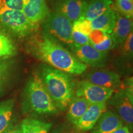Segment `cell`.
Returning <instances> with one entry per match:
<instances>
[{
    "instance_id": "cb8c5ba5",
    "label": "cell",
    "mask_w": 133,
    "mask_h": 133,
    "mask_svg": "<svg viewBox=\"0 0 133 133\" xmlns=\"http://www.w3.org/2000/svg\"><path fill=\"white\" fill-rule=\"evenodd\" d=\"M73 29L80 31L88 36L92 30L91 29V21L83 19H80L74 23L73 24Z\"/></svg>"
},
{
    "instance_id": "2e32d148",
    "label": "cell",
    "mask_w": 133,
    "mask_h": 133,
    "mask_svg": "<svg viewBox=\"0 0 133 133\" xmlns=\"http://www.w3.org/2000/svg\"><path fill=\"white\" fill-rule=\"evenodd\" d=\"M116 21V12L111 8L91 21V29L101 30L110 35L115 25Z\"/></svg>"
},
{
    "instance_id": "7a4b0ae2",
    "label": "cell",
    "mask_w": 133,
    "mask_h": 133,
    "mask_svg": "<svg viewBox=\"0 0 133 133\" xmlns=\"http://www.w3.org/2000/svg\"><path fill=\"white\" fill-rule=\"evenodd\" d=\"M39 76L58 109L65 110L74 98L75 83L70 75L48 65L41 66Z\"/></svg>"
},
{
    "instance_id": "ac0fdd59",
    "label": "cell",
    "mask_w": 133,
    "mask_h": 133,
    "mask_svg": "<svg viewBox=\"0 0 133 133\" xmlns=\"http://www.w3.org/2000/svg\"><path fill=\"white\" fill-rule=\"evenodd\" d=\"M91 104L83 97L74 98L69 105L67 117L68 119L76 125L81 116L84 115Z\"/></svg>"
},
{
    "instance_id": "4fadbf2b",
    "label": "cell",
    "mask_w": 133,
    "mask_h": 133,
    "mask_svg": "<svg viewBox=\"0 0 133 133\" xmlns=\"http://www.w3.org/2000/svg\"><path fill=\"white\" fill-rule=\"evenodd\" d=\"M118 115L112 111H105L92 129V133H112L123 126Z\"/></svg>"
},
{
    "instance_id": "d4e9b609",
    "label": "cell",
    "mask_w": 133,
    "mask_h": 133,
    "mask_svg": "<svg viewBox=\"0 0 133 133\" xmlns=\"http://www.w3.org/2000/svg\"><path fill=\"white\" fill-rule=\"evenodd\" d=\"M72 38L74 43L76 45L82 46L89 44L88 36L74 29H72Z\"/></svg>"
},
{
    "instance_id": "9c48e42d",
    "label": "cell",
    "mask_w": 133,
    "mask_h": 133,
    "mask_svg": "<svg viewBox=\"0 0 133 133\" xmlns=\"http://www.w3.org/2000/svg\"><path fill=\"white\" fill-rule=\"evenodd\" d=\"M87 3L86 0H58L54 11L66 17L74 24L82 18Z\"/></svg>"
},
{
    "instance_id": "5b68a950",
    "label": "cell",
    "mask_w": 133,
    "mask_h": 133,
    "mask_svg": "<svg viewBox=\"0 0 133 133\" xmlns=\"http://www.w3.org/2000/svg\"><path fill=\"white\" fill-rule=\"evenodd\" d=\"M73 24L66 17L54 11L46 18L43 34L62 45L70 47L74 44Z\"/></svg>"
},
{
    "instance_id": "3957f363",
    "label": "cell",
    "mask_w": 133,
    "mask_h": 133,
    "mask_svg": "<svg viewBox=\"0 0 133 133\" xmlns=\"http://www.w3.org/2000/svg\"><path fill=\"white\" fill-rule=\"evenodd\" d=\"M26 97L31 109L37 114H53L58 112V108L39 75H35L30 79L26 87Z\"/></svg>"
},
{
    "instance_id": "44dd1931",
    "label": "cell",
    "mask_w": 133,
    "mask_h": 133,
    "mask_svg": "<svg viewBox=\"0 0 133 133\" xmlns=\"http://www.w3.org/2000/svg\"><path fill=\"white\" fill-rule=\"evenodd\" d=\"M14 61L11 57L0 58V92L9 80L12 71Z\"/></svg>"
},
{
    "instance_id": "4316f807",
    "label": "cell",
    "mask_w": 133,
    "mask_h": 133,
    "mask_svg": "<svg viewBox=\"0 0 133 133\" xmlns=\"http://www.w3.org/2000/svg\"><path fill=\"white\" fill-rule=\"evenodd\" d=\"M0 2L9 9L22 11V0H0Z\"/></svg>"
},
{
    "instance_id": "277c9868",
    "label": "cell",
    "mask_w": 133,
    "mask_h": 133,
    "mask_svg": "<svg viewBox=\"0 0 133 133\" xmlns=\"http://www.w3.org/2000/svg\"><path fill=\"white\" fill-rule=\"evenodd\" d=\"M0 26L10 34L18 38H24L31 34L37 25L31 23L22 11L8 8L0 2Z\"/></svg>"
},
{
    "instance_id": "603a6c76",
    "label": "cell",
    "mask_w": 133,
    "mask_h": 133,
    "mask_svg": "<svg viewBox=\"0 0 133 133\" xmlns=\"http://www.w3.org/2000/svg\"><path fill=\"white\" fill-rule=\"evenodd\" d=\"M118 12L121 16L131 19L133 16V4L131 0H116Z\"/></svg>"
},
{
    "instance_id": "f1b7e54d",
    "label": "cell",
    "mask_w": 133,
    "mask_h": 133,
    "mask_svg": "<svg viewBox=\"0 0 133 133\" xmlns=\"http://www.w3.org/2000/svg\"><path fill=\"white\" fill-rule=\"evenodd\" d=\"M3 133H23L22 131L21 127L15 128L10 129L9 130H6Z\"/></svg>"
},
{
    "instance_id": "6da1fadb",
    "label": "cell",
    "mask_w": 133,
    "mask_h": 133,
    "mask_svg": "<svg viewBox=\"0 0 133 133\" xmlns=\"http://www.w3.org/2000/svg\"><path fill=\"white\" fill-rule=\"evenodd\" d=\"M30 49L35 57L48 65L69 75H78L87 69L88 66L72 52L44 34L33 41Z\"/></svg>"
},
{
    "instance_id": "9a60e30c",
    "label": "cell",
    "mask_w": 133,
    "mask_h": 133,
    "mask_svg": "<svg viewBox=\"0 0 133 133\" xmlns=\"http://www.w3.org/2000/svg\"><path fill=\"white\" fill-rule=\"evenodd\" d=\"M88 38L89 44L99 52L107 53L113 49V41L109 33L98 30H92Z\"/></svg>"
},
{
    "instance_id": "f546056e",
    "label": "cell",
    "mask_w": 133,
    "mask_h": 133,
    "mask_svg": "<svg viewBox=\"0 0 133 133\" xmlns=\"http://www.w3.org/2000/svg\"><path fill=\"white\" fill-rule=\"evenodd\" d=\"M131 1H132V0H131Z\"/></svg>"
},
{
    "instance_id": "52a82bcc",
    "label": "cell",
    "mask_w": 133,
    "mask_h": 133,
    "mask_svg": "<svg viewBox=\"0 0 133 133\" xmlns=\"http://www.w3.org/2000/svg\"><path fill=\"white\" fill-rule=\"evenodd\" d=\"M114 89L101 87L86 80H82L77 84L75 94L76 97H83L91 104L106 103L114 92Z\"/></svg>"
},
{
    "instance_id": "5bb4252c",
    "label": "cell",
    "mask_w": 133,
    "mask_h": 133,
    "mask_svg": "<svg viewBox=\"0 0 133 133\" xmlns=\"http://www.w3.org/2000/svg\"><path fill=\"white\" fill-rule=\"evenodd\" d=\"M116 14V21L115 27L110 34L113 41V48L118 47L124 42L131 31H132V22L131 19Z\"/></svg>"
},
{
    "instance_id": "7c38bea8",
    "label": "cell",
    "mask_w": 133,
    "mask_h": 133,
    "mask_svg": "<svg viewBox=\"0 0 133 133\" xmlns=\"http://www.w3.org/2000/svg\"><path fill=\"white\" fill-rule=\"evenodd\" d=\"M105 111L106 103L91 104L76 123V129L82 131L91 130Z\"/></svg>"
},
{
    "instance_id": "d6986e66",
    "label": "cell",
    "mask_w": 133,
    "mask_h": 133,
    "mask_svg": "<svg viewBox=\"0 0 133 133\" xmlns=\"http://www.w3.org/2000/svg\"><path fill=\"white\" fill-rule=\"evenodd\" d=\"M52 124L33 118H26L22 121L21 128L23 133H48Z\"/></svg>"
},
{
    "instance_id": "ffe728a7",
    "label": "cell",
    "mask_w": 133,
    "mask_h": 133,
    "mask_svg": "<svg viewBox=\"0 0 133 133\" xmlns=\"http://www.w3.org/2000/svg\"><path fill=\"white\" fill-rule=\"evenodd\" d=\"M14 101L9 99L0 103V133L7 130L12 119Z\"/></svg>"
},
{
    "instance_id": "83f0119b",
    "label": "cell",
    "mask_w": 133,
    "mask_h": 133,
    "mask_svg": "<svg viewBox=\"0 0 133 133\" xmlns=\"http://www.w3.org/2000/svg\"><path fill=\"white\" fill-rule=\"evenodd\" d=\"M112 133H131L130 130L126 126H123L120 128L116 129Z\"/></svg>"
},
{
    "instance_id": "e0dca14e",
    "label": "cell",
    "mask_w": 133,
    "mask_h": 133,
    "mask_svg": "<svg viewBox=\"0 0 133 133\" xmlns=\"http://www.w3.org/2000/svg\"><path fill=\"white\" fill-rule=\"evenodd\" d=\"M112 4V0H90V1H88L81 19L92 21L107 10L111 9Z\"/></svg>"
},
{
    "instance_id": "ba28073f",
    "label": "cell",
    "mask_w": 133,
    "mask_h": 133,
    "mask_svg": "<svg viewBox=\"0 0 133 133\" xmlns=\"http://www.w3.org/2000/svg\"><path fill=\"white\" fill-rule=\"evenodd\" d=\"M69 48L74 56L87 66H101L105 63L107 53L99 52L90 44L78 46L74 43Z\"/></svg>"
},
{
    "instance_id": "484cf974",
    "label": "cell",
    "mask_w": 133,
    "mask_h": 133,
    "mask_svg": "<svg viewBox=\"0 0 133 133\" xmlns=\"http://www.w3.org/2000/svg\"><path fill=\"white\" fill-rule=\"evenodd\" d=\"M123 46V53L126 56L129 57H132V49H133V33L132 31L129 33L126 40L124 41Z\"/></svg>"
},
{
    "instance_id": "8fae6325",
    "label": "cell",
    "mask_w": 133,
    "mask_h": 133,
    "mask_svg": "<svg viewBox=\"0 0 133 133\" xmlns=\"http://www.w3.org/2000/svg\"><path fill=\"white\" fill-rule=\"evenodd\" d=\"M22 12L35 25L46 19L49 13L44 0H22Z\"/></svg>"
},
{
    "instance_id": "7402d4cb",
    "label": "cell",
    "mask_w": 133,
    "mask_h": 133,
    "mask_svg": "<svg viewBox=\"0 0 133 133\" xmlns=\"http://www.w3.org/2000/svg\"><path fill=\"white\" fill-rule=\"evenodd\" d=\"M16 54V47L10 38L0 31V58L12 57Z\"/></svg>"
},
{
    "instance_id": "8992f818",
    "label": "cell",
    "mask_w": 133,
    "mask_h": 133,
    "mask_svg": "<svg viewBox=\"0 0 133 133\" xmlns=\"http://www.w3.org/2000/svg\"><path fill=\"white\" fill-rule=\"evenodd\" d=\"M109 104L115 108L123 122L126 124L129 130L133 126V102L132 94L124 89H120L113 93L108 100Z\"/></svg>"
},
{
    "instance_id": "30bf717a",
    "label": "cell",
    "mask_w": 133,
    "mask_h": 133,
    "mask_svg": "<svg viewBox=\"0 0 133 133\" xmlns=\"http://www.w3.org/2000/svg\"><path fill=\"white\" fill-rule=\"evenodd\" d=\"M88 82L95 85L114 89L121 86L120 76L114 71L108 70H97L91 71L86 75Z\"/></svg>"
}]
</instances>
